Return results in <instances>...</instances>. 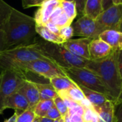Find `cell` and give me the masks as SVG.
Segmentation results:
<instances>
[{
  "mask_svg": "<svg viewBox=\"0 0 122 122\" xmlns=\"http://www.w3.org/2000/svg\"><path fill=\"white\" fill-rule=\"evenodd\" d=\"M36 24L34 17L12 7L6 25L5 50L34 44L37 35Z\"/></svg>",
  "mask_w": 122,
  "mask_h": 122,
  "instance_id": "1",
  "label": "cell"
},
{
  "mask_svg": "<svg viewBox=\"0 0 122 122\" xmlns=\"http://www.w3.org/2000/svg\"><path fill=\"white\" fill-rule=\"evenodd\" d=\"M17 116H18V114H17L16 111H15V113L14 114L13 116H11L9 119L5 120V122H16Z\"/></svg>",
  "mask_w": 122,
  "mask_h": 122,
  "instance_id": "41",
  "label": "cell"
},
{
  "mask_svg": "<svg viewBox=\"0 0 122 122\" xmlns=\"http://www.w3.org/2000/svg\"><path fill=\"white\" fill-rule=\"evenodd\" d=\"M58 95L61 98L69 99L79 104L85 99V96L83 92L81 91V90L79 88V87L77 85H76L74 87L70 88L69 89L66 91L58 93Z\"/></svg>",
  "mask_w": 122,
  "mask_h": 122,
  "instance_id": "24",
  "label": "cell"
},
{
  "mask_svg": "<svg viewBox=\"0 0 122 122\" xmlns=\"http://www.w3.org/2000/svg\"><path fill=\"white\" fill-rule=\"evenodd\" d=\"M49 83L56 90L57 93L66 91L76 85L67 76H59L53 78L49 80Z\"/></svg>",
  "mask_w": 122,
  "mask_h": 122,
  "instance_id": "21",
  "label": "cell"
},
{
  "mask_svg": "<svg viewBox=\"0 0 122 122\" xmlns=\"http://www.w3.org/2000/svg\"><path fill=\"white\" fill-rule=\"evenodd\" d=\"M117 104L112 100L107 101L101 106H93L98 115L99 122H117L115 106Z\"/></svg>",
  "mask_w": 122,
  "mask_h": 122,
  "instance_id": "15",
  "label": "cell"
},
{
  "mask_svg": "<svg viewBox=\"0 0 122 122\" xmlns=\"http://www.w3.org/2000/svg\"><path fill=\"white\" fill-rule=\"evenodd\" d=\"M84 109H86V108H93V105L89 101V100H87L86 98L79 104Z\"/></svg>",
  "mask_w": 122,
  "mask_h": 122,
  "instance_id": "40",
  "label": "cell"
},
{
  "mask_svg": "<svg viewBox=\"0 0 122 122\" xmlns=\"http://www.w3.org/2000/svg\"><path fill=\"white\" fill-rule=\"evenodd\" d=\"M60 119H61V118H60V119H59L54 120V122H60Z\"/></svg>",
  "mask_w": 122,
  "mask_h": 122,
  "instance_id": "47",
  "label": "cell"
},
{
  "mask_svg": "<svg viewBox=\"0 0 122 122\" xmlns=\"http://www.w3.org/2000/svg\"><path fill=\"white\" fill-rule=\"evenodd\" d=\"M29 106V103L26 98L19 93L18 91L12 94L6 101L5 104V109H13L14 110H19V111H25Z\"/></svg>",
  "mask_w": 122,
  "mask_h": 122,
  "instance_id": "17",
  "label": "cell"
},
{
  "mask_svg": "<svg viewBox=\"0 0 122 122\" xmlns=\"http://www.w3.org/2000/svg\"><path fill=\"white\" fill-rule=\"evenodd\" d=\"M69 122H84L82 116L76 114L69 116Z\"/></svg>",
  "mask_w": 122,
  "mask_h": 122,
  "instance_id": "37",
  "label": "cell"
},
{
  "mask_svg": "<svg viewBox=\"0 0 122 122\" xmlns=\"http://www.w3.org/2000/svg\"><path fill=\"white\" fill-rule=\"evenodd\" d=\"M92 40V39L85 37L70 39L64 42L62 45L74 55L86 60H90L89 47Z\"/></svg>",
  "mask_w": 122,
  "mask_h": 122,
  "instance_id": "10",
  "label": "cell"
},
{
  "mask_svg": "<svg viewBox=\"0 0 122 122\" xmlns=\"http://www.w3.org/2000/svg\"><path fill=\"white\" fill-rule=\"evenodd\" d=\"M36 59L49 60L37 50L33 44L4 50L0 53V73L6 70L19 71L22 65Z\"/></svg>",
  "mask_w": 122,
  "mask_h": 122,
  "instance_id": "4",
  "label": "cell"
},
{
  "mask_svg": "<svg viewBox=\"0 0 122 122\" xmlns=\"http://www.w3.org/2000/svg\"><path fill=\"white\" fill-rule=\"evenodd\" d=\"M54 106V100H45V101H39V103L36 105L34 108V113L36 116L40 118L46 117L47 112Z\"/></svg>",
  "mask_w": 122,
  "mask_h": 122,
  "instance_id": "26",
  "label": "cell"
},
{
  "mask_svg": "<svg viewBox=\"0 0 122 122\" xmlns=\"http://www.w3.org/2000/svg\"><path fill=\"white\" fill-rule=\"evenodd\" d=\"M49 0H21L22 7L24 9L34 7V6H40L44 3Z\"/></svg>",
  "mask_w": 122,
  "mask_h": 122,
  "instance_id": "31",
  "label": "cell"
},
{
  "mask_svg": "<svg viewBox=\"0 0 122 122\" xmlns=\"http://www.w3.org/2000/svg\"><path fill=\"white\" fill-rule=\"evenodd\" d=\"M99 38L109 45L114 51L122 50V32L119 30H105L100 34Z\"/></svg>",
  "mask_w": 122,
  "mask_h": 122,
  "instance_id": "16",
  "label": "cell"
},
{
  "mask_svg": "<svg viewBox=\"0 0 122 122\" xmlns=\"http://www.w3.org/2000/svg\"><path fill=\"white\" fill-rule=\"evenodd\" d=\"M36 31L37 35H39L45 41L55 44H63L65 42L59 35L51 32L45 26L36 24Z\"/></svg>",
  "mask_w": 122,
  "mask_h": 122,
  "instance_id": "19",
  "label": "cell"
},
{
  "mask_svg": "<svg viewBox=\"0 0 122 122\" xmlns=\"http://www.w3.org/2000/svg\"><path fill=\"white\" fill-rule=\"evenodd\" d=\"M19 71L26 74L28 72L33 73L49 80L59 76H66L58 65L55 63L44 59H36L30 61L19 68Z\"/></svg>",
  "mask_w": 122,
  "mask_h": 122,
  "instance_id": "7",
  "label": "cell"
},
{
  "mask_svg": "<svg viewBox=\"0 0 122 122\" xmlns=\"http://www.w3.org/2000/svg\"><path fill=\"white\" fill-rule=\"evenodd\" d=\"M59 6L68 17V18L73 22L74 19L78 15L75 2L66 0H60Z\"/></svg>",
  "mask_w": 122,
  "mask_h": 122,
  "instance_id": "25",
  "label": "cell"
},
{
  "mask_svg": "<svg viewBox=\"0 0 122 122\" xmlns=\"http://www.w3.org/2000/svg\"><path fill=\"white\" fill-rule=\"evenodd\" d=\"M122 19V4H114L103 11L95 19L102 32L108 29L118 30Z\"/></svg>",
  "mask_w": 122,
  "mask_h": 122,
  "instance_id": "8",
  "label": "cell"
},
{
  "mask_svg": "<svg viewBox=\"0 0 122 122\" xmlns=\"http://www.w3.org/2000/svg\"><path fill=\"white\" fill-rule=\"evenodd\" d=\"M61 69L65 75L77 86H84L88 89L104 94L112 99L109 91L104 86L102 79L93 71L85 68H69Z\"/></svg>",
  "mask_w": 122,
  "mask_h": 122,
  "instance_id": "5",
  "label": "cell"
},
{
  "mask_svg": "<svg viewBox=\"0 0 122 122\" xmlns=\"http://www.w3.org/2000/svg\"><path fill=\"white\" fill-rule=\"evenodd\" d=\"M84 113V109L80 104H78L77 106H76L69 110V116L76 114V115L83 116Z\"/></svg>",
  "mask_w": 122,
  "mask_h": 122,
  "instance_id": "34",
  "label": "cell"
},
{
  "mask_svg": "<svg viewBox=\"0 0 122 122\" xmlns=\"http://www.w3.org/2000/svg\"><path fill=\"white\" fill-rule=\"evenodd\" d=\"M117 65L122 81V50L117 51Z\"/></svg>",
  "mask_w": 122,
  "mask_h": 122,
  "instance_id": "36",
  "label": "cell"
},
{
  "mask_svg": "<svg viewBox=\"0 0 122 122\" xmlns=\"http://www.w3.org/2000/svg\"><path fill=\"white\" fill-rule=\"evenodd\" d=\"M113 4V0H102V9L103 11L111 7Z\"/></svg>",
  "mask_w": 122,
  "mask_h": 122,
  "instance_id": "38",
  "label": "cell"
},
{
  "mask_svg": "<svg viewBox=\"0 0 122 122\" xmlns=\"http://www.w3.org/2000/svg\"><path fill=\"white\" fill-rule=\"evenodd\" d=\"M33 46L44 56L61 68H86L89 60L79 57L67 50L62 44H55L36 38Z\"/></svg>",
  "mask_w": 122,
  "mask_h": 122,
  "instance_id": "3",
  "label": "cell"
},
{
  "mask_svg": "<svg viewBox=\"0 0 122 122\" xmlns=\"http://www.w3.org/2000/svg\"><path fill=\"white\" fill-rule=\"evenodd\" d=\"M66 1H71L75 2L76 6V10H77V14L83 16L84 14V6L86 2V0H66Z\"/></svg>",
  "mask_w": 122,
  "mask_h": 122,
  "instance_id": "33",
  "label": "cell"
},
{
  "mask_svg": "<svg viewBox=\"0 0 122 122\" xmlns=\"http://www.w3.org/2000/svg\"><path fill=\"white\" fill-rule=\"evenodd\" d=\"M91 60H100L109 56L114 50L100 38L92 40L89 47Z\"/></svg>",
  "mask_w": 122,
  "mask_h": 122,
  "instance_id": "11",
  "label": "cell"
},
{
  "mask_svg": "<svg viewBox=\"0 0 122 122\" xmlns=\"http://www.w3.org/2000/svg\"><path fill=\"white\" fill-rule=\"evenodd\" d=\"M45 118H47V119H49L54 121V120H56V119L61 118V116L60 114L59 111L57 110V109L54 106L47 112Z\"/></svg>",
  "mask_w": 122,
  "mask_h": 122,
  "instance_id": "32",
  "label": "cell"
},
{
  "mask_svg": "<svg viewBox=\"0 0 122 122\" xmlns=\"http://www.w3.org/2000/svg\"><path fill=\"white\" fill-rule=\"evenodd\" d=\"M60 122H64V120L62 118H61V119H60Z\"/></svg>",
  "mask_w": 122,
  "mask_h": 122,
  "instance_id": "48",
  "label": "cell"
},
{
  "mask_svg": "<svg viewBox=\"0 0 122 122\" xmlns=\"http://www.w3.org/2000/svg\"><path fill=\"white\" fill-rule=\"evenodd\" d=\"M122 104V95H121V96H120V98H119V100L118 105H119V104Z\"/></svg>",
  "mask_w": 122,
  "mask_h": 122,
  "instance_id": "46",
  "label": "cell"
},
{
  "mask_svg": "<svg viewBox=\"0 0 122 122\" xmlns=\"http://www.w3.org/2000/svg\"><path fill=\"white\" fill-rule=\"evenodd\" d=\"M49 22H52L60 29L66 26L71 25L72 24V22L68 18V17L65 14L59 6L54 10Z\"/></svg>",
  "mask_w": 122,
  "mask_h": 122,
  "instance_id": "22",
  "label": "cell"
},
{
  "mask_svg": "<svg viewBox=\"0 0 122 122\" xmlns=\"http://www.w3.org/2000/svg\"><path fill=\"white\" fill-rule=\"evenodd\" d=\"M26 80L25 74L16 70H6L0 73V114L5 110L7 99L19 91Z\"/></svg>",
  "mask_w": 122,
  "mask_h": 122,
  "instance_id": "6",
  "label": "cell"
},
{
  "mask_svg": "<svg viewBox=\"0 0 122 122\" xmlns=\"http://www.w3.org/2000/svg\"><path fill=\"white\" fill-rule=\"evenodd\" d=\"M85 68L99 76L117 106L122 93V81L117 65V51L100 60H89Z\"/></svg>",
  "mask_w": 122,
  "mask_h": 122,
  "instance_id": "2",
  "label": "cell"
},
{
  "mask_svg": "<svg viewBox=\"0 0 122 122\" xmlns=\"http://www.w3.org/2000/svg\"><path fill=\"white\" fill-rule=\"evenodd\" d=\"M119 107L116 113V117H117V122H122V104H119Z\"/></svg>",
  "mask_w": 122,
  "mask_h": 122,
  "instance_id": "39",
  "label": "cell"
},
{
  "mask_svg": "<svg viewBox=\"0 0 122 122\" xmlns=\"http://www.w3.org/2000/svg\"><path fill=\"white\" fill-rule=\"evenodd\" d=\"M41 122H54V121L44 117V118H41Z\"/></svg>",
  "mask_w": 122,
  "mask_h": 122,
  "instance_id": "42",
  "label": "cell"
},
{
  "mask_svg": "<svg viewBox=\"0 0 122 122\" xmlns=\"http://www.w3.org/2000/svg\"><path fill=\"white\" fill-rule=\"evenodd\" d=\"M59 4L60 0H49L41 5L35 12L34 17L36 24L45 26V24L49 21L53 12Z\"/></svg>",
  "mask_w": 122,
  "mask_h": 122,
  "instance_id": "12",
  "label": "cell"
},
{
  "mask_svg": "<svg viewBox=\"0 0 122 122\" xmlns=\"http://www.w3.org/2000/svg\"><path fill=\"white\" fill-rule=\"evenodd\" d=\"M59 35L65 40V42L71 39V37L74 36V29L72 26L69 25L61 28L59 31Z\"/></svg>",
  "mask_w": 122,
  "mask_h": 122,
  "instance_id": "30",
  "label": "cell"
},
{
  "mask_svg": "<svg viewBox=\"0 0 122 122\" xmlns=\"http://www.w3.org/2000/svg\"><path fill=\"white\" fill-rule=\"evenodd\" d=\"M12 7L4 0H0V53L6 49L7 22Z\"/></svg>",
  "mask_w": 122,
  "mask_h": 122,
  "instance_id": "13",
  "label": "cell"
},
{
  "mask_svg": "<svg viewBox=\"0 0 122 122\" xmlns=\"http://www.w3.org/2000/svg\"><path fill=\"white\" fill-rule=\"evenodd\" d=\"M74 29V36L81 37L96 39L102 32L99 28L95 19H93L86 15L80 17L74 23L71 24Z\"/></svg>",
  "mask_w": 122,
  "mask_h": 122,
  "instance_id": "9",
  "label": "cell"
},
{
  "mask_svg": "<svg viewBox=\"0 0 122 122\" xmlns=\"http://www.w3.org/2000/svg\"><path fill=\"white\" fill-rule=\"evenodd\" d=\"M84 122H99V117L93 108L84 109V113L82 116Z\"/></svg>",
  "mask_w": 122,
  "mask_h": 122,
  "instance_id": "29",
  "label": "cell"
},
{
  "mask_svg": "<svg viewBox=\"0 0 122 122\" xmlns=\"http://www.w3.org/2000/svg\"><path fill=\"white\" fill-rule=\"evenodd\" d=\"M114 4H122V0H113Z\"/></svg>",
  "mask_w": 122,
  "mask_h": 122,
  "instance_id": "43",
  "label": "cell"
},
{
  "mask_svg": "<svg viewBox=\"0 0 122 122\" xmlns=\"http://www.w3.org/2000/svg\"><path fill=\"white\" fill-rule=\"evenodd\" d=\"M27 100L29 106L34 109L36 105L40 101V93L34 81L26 80L18 91Z\"/></svg>",
  "mask_w": 122,
  "mask_h": 122,
  "instance_id": "14",
  "label": "cell"
},
{
  "mask_svg": "<svg viewBox=\"0 0 122 122\" xmlns=\"http://www.w3.org/2000/svg\"><path fill=\"white\" fill-rule=\"evenodd\" d=\"M33 122H41V118L38 117V116H36L34 120L33 121Z\"/></svg>",
  "mask_w": 122,
  "mask_h": 122,
  "instance_id": "44",
  "label": "cell"
},
{
  "mask_svg": "<svg viewBox=\"0 0 122 122\" xmlns=\"http://www.w3.org/2000/svg\"><path fill=\"white\" fill-rule=\"evenodd\" d=\"M118 30H119V31H120L121 32H122V22H121V23H120V25H119V29H118Z\"/></svg>",
  "mask_w": 122,
  "mask_h": 122,
  "instance_id": "45",
  "label": "cell"
},
{
  "mask_svg": "<svg viewBox=\"0 0 122 122\" xmlns=\"http://www.w3.org/2000/svg\"><path fill=\"white\" fill-rule=\"evenodd\" d=\"M102 12V0H86L83 15L96 19Z\"/></svg>",
  "mask_w": 122,
  "mask_h": 122,
  "instance_id": "20",
  "label": "cell"
},
{
  "mask_svg": "<svg viewBox=\"0 0 122 122\" xmlns=\"http://www.w3.org/2000/svg\"><path fill=\"white\" fill-rule=\"evenodd\" d=\"M54 103L55 107L59 111L62 119H64L65 117L69 116V109L67 108L63 99L59 96H58L54 99Z\"/></svg>",
  "mask_w": 122,
  "mask_h": 122,
  "instance_id": "28",
  "label": "cell"
},
{
  "mask_svg": "<svg viewBox=\"0 0 122 122\" xmlns=\"http://www.w3.org/2000/svg\"><path fill=\"white\" fill-rule=\"evenodd\" d=\"M78 86L83 92L85 98L87 100H89V101L93 106H101V105H103L104 104H105L109 100L113 101L111 98H109V96H107L104 94L88 89L84 86Z\"/></svg>",
  "mask_w": 122,
  "mask_h": 122,
  "instance_id": "18",
  "label": "cell"
},
{
  "mask_svg": "<svg viewBox=\"0 0 122 122\" xmlns=\"http://www.w3.org/2000/svg\"><path fill=\"white\" fill-rule=\"evenodd\" d=\"M45 27L49 29L51 32L55 33V34H57V35H59V31H60V28H59L56 25H55L54 24H53L52 22H48L46 24H45Z\"/></svg>",
  "mask_w": 122,
  "mask_h": 122,
  "instance_id": "35",
  "label": "cell"
},
{
  "mask_svg": "<svg viewBox=\"0 0 122 122\" xmlns=\"http://www.w3.org/2000/svg\"><path fill=\"white\" fill-rule=\"evenodd\" d=\"M36 117L34 109L29 107L21 114H18L16 122H33Z\"/></svg>",
  "mask_w": 122,
  "mask_h": 122,
  "instance_id": "27",
  "label": "cell"
},
{
  "mask_svg": "<svg viewBox=\"0 0 122 122\" xmlns=\"http://www.w3.org/2000/svg\"><path fill=\"white\" fill-rule=\"evenodd\" d=\"M35 86L40 93V101L52 99L54 100L59 95L51 84L49 83H39L34 82Z\"/></svg>",
  "mask_w": 122,
  "mask_h": 122,
  "instance_id": "23",
  "label": "cell"
}]
</instances>
